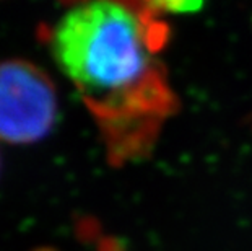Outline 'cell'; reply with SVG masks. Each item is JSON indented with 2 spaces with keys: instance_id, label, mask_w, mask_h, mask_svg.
I'll return each mask as SVG.
<instances>
[{
  "instance_id": "7a4b0ae2",
  "label": "cell",
  "mask_w": 252,
  "mask_h": 251,
  "mask_svg": "<svg viewBox=\"0 0 252 251\" xmlns=\"http://www.w3.org/2000/svg\"><path fill=\"white\" fill-rule=\"evenodd\" d=\"M57 111V90L46 71L20 57L0 61V142L42 141L54 127Z\"/></svg>"
},
{
  "instance_id": "3957f363",
  "label": "cell",
  "mask_w": 252,
  "mask_h": 251,
  "mask_svg": "<svg viewBox=\"0 0 252 251\" xmlns=\"http://www.w3.org/2000/svg\"><path fill=\"white\" fill-rule=\"evenodd\" d=\"M205 0H152L153 10L158 15L161 12L168 13H194L198 12Z\"/></svg>"
},
{
  "instance_id": "6da1fadb",
  "label": "cell",
  "mask_w": 252,
  "mask_h": 251,
  "mask_svg": "<svg viewBox=\"0 0 252 251\" xmlns=\"http://www.w3.org/2000/svg\"><path fill=\"white\" fill-rule=\"evenodd\" d=\"M122 0H80L51 30L52 59L99 121L116 160L147 152L176 97L157 52L168 26Z\"/></svg>"
},
{
  "instance_id": "277c9868",
  "label": "cell",
  "mask_w": 252,
  "mask_h": 251,
  "mask_svg": "<svg viewBox=\"0 0 252 251\" xmlns=\"http://www.w3.org/2000/svg\"><path fill=\"white\" fill-rule=\"evenodd\" d=\"M122 2H128V3H133L137 7H142V8H147V10H152L153 13H157L153 10V5H152V0H122ZM158 15V13H157Z\"/></svg>"
}]
</instances>
